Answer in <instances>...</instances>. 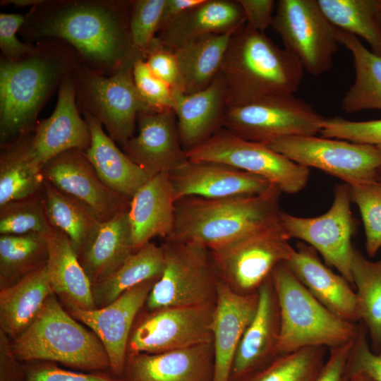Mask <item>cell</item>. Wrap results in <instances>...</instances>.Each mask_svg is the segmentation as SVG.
<instances>
[{
    "instance_id": "cell-14",
    "label": "cell",
    "mask_w": 381,
    "mask_h": 381,
    "mask_svg": "<svg viewBox=\"0 0 381 381\" xmlns=\"http://www.w3.org/2000/svg\"><path fill=\"white\" fill-rule=\"evenodd\" d=\"M214 304L168 307L139 313L129 336L127 356L159 353L212 342Z\"/></svg>"
},
{
    "instance_id": "cell-50",
    "label": "cell",
    "mask_w": 381,
    "mask_h": 381,
    "mask_svg": "<svg viewBox=\"0 0 381 381\" xmlns=\"http://www.w3.org/2000/svg\"><path fill=\"white\" fill-rule=\"evenodd\" d=\"M243 11L246 24L263 32L272 26L276 3L273 0H238Z\"/></svg>"
},
{
    "instance_id": "cell-20",
    "label": "cell",
    "mask_w": 381,
    "mask_h": 381,
    "mask_svg": "<svg viewBox=\"0 0 381 381\" xmlns=\"http://www.w3.org/2000/svg\"><path fill=\"white\" fill-rule=\"evenodd\" d=\"M176 201L187 197L223 198L260 194L272 183L224 164L186 162L169 173Z\"/></svg>"
},
{
    "instance_id": "cell-46",
    "label": "cell",
    "mask_w": 381,
    "mask_h": 381,
    "mask_svg": "<svg viewBox=\"0 0 381 381\" xmlns=\"http://www.w3.org/2000/svg\"><path fill=\"white\" fill-rule=\"evenodd\" d=\"M24 375L21 381H121L106 372L78 373L44 361L23 362Z\"/></svg>"
},
{
    "instance_id": "cell-30",
    "label": "cell",
    "mask_w": 381,
    "mask_h": 381,
    "mask_svg": "<svg viewBox=\"0 0 381 381\" xmlns=\"http://www.w3.org/2000/svg\"><path fill=\"white\" fill-rule=\"evenodd\" d=\"M136 250L126 210L101 223L92 241L78 258L93 285L113 274Z\"/></svg>"
},
{
    "instance_id": "cell-27",
    "label": "cell",
    "mask_w": 381,
    "mask_h": 381,
    "mask_svg": "<svg viewBox=\"0 0 381 381\" xmlns=\"http://www.w3.org/2000/svg\"><path fill=\"white\" fill-rule=\"evenodd\" d=\"M246 23L238 0H204L160 29L156 37L174 51L195 38L234 33Z\"/></svg>"
},
{
    "instance_id": "cell-53",
    "label": "cell",
    "mask_w": 381,
    "mask_h": 381,
    "mask_svg": "<svg viewBox=\"0 0 381 381\" xmlns=\"http://www.w3.org/2000/svg\"><path fill=\"white\" fill-rule=\"evenodd\" d=\"M203 1L166 0L162 11L159 30L171 23L186 11L201 4Z\"/></svg>"
},
{
    "instance_id": "cell-33",
    "label": "cell",
    "mask_w": 381,
    "mask_h": 381,
    "mask_svg": "<svg viewBox=\"0 0 381 381\" xmlns=\"http://www.w3.org/2000/svg\"><path fill=\"white\" fill-rule=\"evenodd\" d=\"M339 39L351 52L355 69L354 81L341 99L343 111L381 110V56L367 49L358 37L340 29Z\"/></svg>"
},
{
    "instance_id": "cell-31",
    "label": "cell",
    "mask_w": 381,
    "mask_h": 381,
    "mask_svg": "<svg viewBox=\"0 0 381 381\" xmlns=\"http://www.w3.org/2000/svg\"><path fill=\"white\" fill-rule=\"evenodd\" d=\"M54 294L47 264L16 283L0 289V329L11 339L32 322L47 298Z\"/></svg>"
},
{
    "instance_id": "cell-52",
    "label": "cell",
    "mask_w": 381,
    "mask_h": 381,
    "mask_svg": "<svg viewBox=\"0 0 381 381\" xmlns=\"http://www.w3.org/2000/svg\"><path fill=\"white\" fill-rule=\"evenodd\" d=\"M24 365L15 356L9 337L0 329V381H21Z\"/></svg>"
},
{
    "instance_id": "cell-9",
    "label": "cell",
    "mask_w": 381,
    "mask_h": 381,
    "mask_svg": "<svg viewBox=\"0 0 381 381\" xmlns=\"http://www.w3.org/2000/svg\"><path fill=\"white\" fill-rule=\"evenodd\" d=\"M72 76L80 112L94 116L123 145L133 136L138 114L150 111L136 89L133 66L105 75L78 63Z\"/></svg>"
},
{
    "instance_id": "cell-29",
    "label": "cell",
    "mask_w": 381,
    "mask_h": 381,
    "mask_svg": "<svg viewBox=\"0 0 381 381\" xmlns=\"http://www.w3.org/2000/svg\"><path fill=\"white\" fill-rule=\"evenodd\" d=\"M48 274L54 294L64 308L93 310L92 284L68 236L56 228L46 236Z\"/></svg>"
},
{
    "instance_id": "cell-2",
    "label": "cell",
    "mask_w": 381,
    "mask_h": 381,
    "mask_svg": "<svg viewBox=\"0 0 381 381\" xmlns=\"http://www.w3.org/2000/svg\"><path fill=\"white\" fill-rule=\"evenodd\" d=\"M39 42L20 60L1 57V147L35 131L41 109L79 63L69 45L55 40Z\"/></svg>"
},
{
    "instance_id": "cell-40",
    "label": "cell",
    "mask_w": 381,
    "mask_h": 381,
    "mask_svg": "<svg viewBox=\"0 0 381 381\" xmlns=\"http://www.w3.org/2000/svg\"><path fill=\"white\" fill-rule=\"evenodd\" d=\"M327 349L306 347L277 356L235 381H315L327 359Z\"/></svg>"
},
{
    "instance_id": "cell-17",
    "label": "cell",
    "mask_w": 381,
    "mask_h": 381,
    "mask_svg": "<svg viewBox=\"0 0 381 381\" xmlns=\"http://www.w3.org/2000/svg\"><path fill=\"white\" fill-rule=\"evenodd\" d=\"M159 278L139 284L100 308H64L72 317L97 336L107 353L110 372L118 377H121L124 370L128 341L135 320Z\"/></svg>"
},
{
    "instance_id": "cell-24",
    "label": "cell",
    "mask_w": 381,
    "mask_h": 381,
    "mask_svg": "<svg viewBox=\"0 0 381 381\" xmlns=\"http://www.w3.org/2000/svg\"><path fill=\"white\" fill-rule=\"evenodd\" d=\"M286 262L310 294L329 311L349 322L359 321L353 286L324 265L313 247L299 243Z\"/></svg>"
},
{
    "instance_id": "cell-22",
    "label": "cell",
    "mask_w": 381,
    "mask_h": 381,
    "mask_svg": "<svg viewBox=\"0 0 381 381\" xmlns=\"http://www.w3.org/2000/svg\"><path fill=\"white\" fill-rule=\"evenodd\" d=\"M258 304V293L241 295L219 281L211 325L214 349L213 381H229L235 353Z\"/></svg>"
},
{
    "instance_id": "cell-32",
    "label": "cell",
    "mask_w": 381,
    "mask_h": 381,
    "mask_svg": "<svg viewBox=\"0 0 381 381\" xmlns=\"http://www.w3.org/2000/svg\"><path fill=\"white\" fill-rule=\"evenodd\" d=\"M233 34L200 37L174 50L183 93L192 94L201 91L212 83L220 71Z\"/></svg>"
},
{
    "instance_id": "cell-44",
    "label": "cell",
    "mask_w": 381,
    "mask_h": 381,
    "mask_svg": "<svg viewBox=\"0 0 381 381\" xmlns=\"http://www.w3.org/2000/svg\"><path fill=\"white\" fill-rule=\"evenodd\" d=\"M320 133L325 138L373 145L381 152V119L354 121L339 117L325 119Z\"/></svg>"
},
{
    "instance_id": "cell-42",
    "label": "cell",
    "mask_w": 381,
    "mask_h": 381,
    "mask_svg": "<svg viewBox=\"0 0 381 381\" xmlns=\"http://www.w3.org/2000/svg\"><path fill=\"white\" fill-rule=\"evenodd\" d=\"M349 187L351 202L362 217L366 253L373 258L381 249V182L375 180Z\"/></svg>"
},
{
    "instance_id": "cell-15",
    "label": "cell",
    "mask_w": 381,
    "mask_h": 381,
    "mask_svg": "<svg viewBox=\"0 0 381 381\" xmlns=\"http://www.w3.org/2000/svg\"><path fill=\"white\" fill-rule=\"evenodd\" d=\"M351 202L349 186L339 185L334 190L330 208L325 214L301 217L281 212L279 222L290 238L299 239L313 247L326 264L336 268L353 286L351 263L354 222Z\"/></svg>"
},
{
    "instance_id": "cell-3",
    "label": "cell",
    "mask_w": 381,
    "mask_h": 381,
    "mask_svg": "<svg viewBox=\"0 0 381 381\" xmlns=\"http://www.w3.org/2000/svg\"><path fill=\"white\" fill-rule=\"evenodd\" d=\"M303 71L294 54L246 23L231 35L219 74L227 107H234L267 97L294 95Z\"/></svg>"
},
{
    "instance_id": "cell-23",
    "label": "cell",
    "mask_w": 381,
    "mask_h": 381,
    "mask_svg": "<svg viewBox=\"0 0 381 381\" xmlns=\"http://www.w3.org/2000/svg\"><path fill=\"white\" fill-rule=\"evenodd\" d=\"M258 293L257 310L235 353L229 381H235L262 368L276 357L280 314L271 275L260 286Z\"/></svg>"
},
{
    "instance_id": "cell-34",
    "label": "cell",
    "mask_w": 381,
    "mask_h": 381,
    "mask_svg": "<svg viewBox=\"0 0 381 381\" xmlns=\"http://www.w3.org/2000/svg\"><path fill=\"white\" fill-rule=\"evenodd\" d=\"M162 246L150 241L133 253L113 274L92 285L96 308L104 307L127 290L145 281L159 278L164 268Z\"/></svg>"
},
{
    "instance_id": "cell-8",
    "label": "cell",
    "mask_w": 381,
    "mask_h": 381,
    "mask_svg": "<svg viewBox=\"0 0 381 381\" xmlns=\"http://www.w3.org/2000/svg\"><path fill=\"white\" fill-rule=\"evenodd\" d=\"M164 268L145 302L147 310L215 303L220 281L210 250L198 243L164 240Z\"/></svg>"
},
{
    "instance_id": "cell-16",
    "label": "cell",
    "mask_w": 381,
    "mask_h": 381,
    "mask_svg": "<svg viewBox=\"0 0 381 381\" xmlns=\"http://www.w3.org/2000/svg\"><path fill=\"white\" fill-rule=\"evenodd\" d=\"M44 181L81 205L99 222L128 210L131 199L108 188L99 178L85 153L65 151L42 168Z\"/></svg>"
},
{
    "instance_id": "cell-28",
    "label": "cell",
    "mask_w": 381,
    "mask_h": 381,
    "mask_svg": "<svg viewBox=\"0 0 381 381\" xmlns=\"http://www.w3.org/2000/svg\"><path fill=\"white\" fill-rule=\"evenodd\" d=\"M83 114L91 133V145L85 152L87 159L108 188L131 199L150 176L116 145L97 119L87 112Z\"/></svg>"
},
{
    "instance_id": "cell-54",
    "label": "cell",
    "mask_w": 381,
    "mask_h": 381,
    "mask_svg": "<svg viewBox=\"0 0 381 381\" xmlns=\"http://www.w3.org/2000/svg\"><path fill=\"white\" fill-rule=\"evenodd\" d=\"M44 2V0H4L1 4H13L17 7L36 6Z\"/></svg>"
},
{
    "instance_id": "cell-7",
    "label": "cell",
    "mask_w": 381,
    "mask_h": 381,
    "mask_svg": "<svg viewBox=\"0 0 381 381\" xmlns=\"http://www.w3.org/2000/svg\"><path fill=\"white\" fill-rule=\"evenodd\" d=\"M290 239L279 218L210 249L220 281L238 294L258 293L274 267L291 258Z\"/></svg>"
},
{
    "instance_id": "cell-21",
    "label": "cell",
    "mask_w": 381,
    "mask_h": 381,
    "mask_svg": "<svg viewBox=\"0 0 381 381\" xmlns=\"http://www.w3.org/2000/svg\"><path fill=\"white\" fill-rule=\"evenodd\" d=\"M212 342L159 353L128 355L121 381H213Z\"/></svg>"
},
{
    "instance_id": "cell-49",
    "label": "cell",
    "mask_w": 381,
    "mask_h": 381,
    "mask_svg": "<svg viewBox=\"0 0 381 381\" xmlns=\"http://www.w3.org/2000/svg\"><path fill=\"white\" fill-rule=\"evenodd\" d=\"M25 21V16L20 13H0V49L2 57L10 61H18L30 54L35 46L20 42L16 32Z\"/></svg>"
},
{
    "instance_id": "cell-43",
    "label": "cell",
    "mask_w": 381,
    "mask_h": 381,
    "mask_svg": "<svg viewBox=\"0 0 381 381\" xmlns=\"http://www.w3.org/2000/svg\"><path fill=\"white\" fill-rule=\"evenodd\" d=\"M166 0L131 1L130 32L135 47L143 55L159 30Z\"/></svg>"
},
{
    "instance_id": "cell-38",
    "label": "cell",
    "mask_w": 381,
    "mask_h": 381,
    "mask_svg": "<svg viewBox=\"0 0 381 381\" xmlns=\"http://www.w3.org/2000/svg\"><path fill=\"white\" fill-rule=\"evenodd\" d=\"M44 235H0V289L8 287L47 264Z\"/></svg>"
},
{
    "instance_id": "cell-37",
    "label": "cell",
    "mask_w": 381,
    "mask_h": 381,
    "mask_svg": "<svg viewBox=\"0 0 381 381\" xmlns=\"http://www.w3.org/2000/svg\"><path fill=\"white\" fill-rule=\"evenodd\" d=\"M351 271L356 287L359 321L365 328L370 348L381 353V258L376 261L366 258L354 247Z\"/></svg>"
},
{
    "instance_id": "cell-25",
    "label": "cell",
    "mask_w": 381,
    "mask_h": 381,
    "mask_svg": "<svg viewBox=\"0 0 381 381\" xmlns=\"http://www.w3.org/2000/svg\"><path fill=\"white\" fill-rule=\"evenodd\" d=\"M226 107L225 87L219 74L201 91L185 94L174 90L172 109L176 116L181 143L186 152L223 128Z\"/></svg>"
},
{
    "instance_id": "cell-11",
    "label": "cell",
    "mask_w": 381,
    "mask_h": 381,
    "mask_svg": "<svg viewBox=\"0 0 381 381\" xmlns=\"http://www.w3.org/2000/svg\"><path fill=\"white\" fill-rule=\"evenodd\" d=\"M186 154L188 160L221 163L260 176L285 193L303 190L310 175V169L266 144L243 139L224 128Z\"/></svg>"
},
{
    "instance_id": "cell-19",
    "label": "cell",
    "mask_w": 381,
    "mask_h": 381,
    "mask_svg": "<svg viewBox=\"0 0 381 381\" xmlns=\"http://www.w3.org/2000/svg\"><path fill=\"white\" fill-rule=\"evenodd\" d=\"M72 74L59 87L56 105L52 115L37 123L30 135V152L42 168L65 151L78 150L85 152L91 145L90 127L80 116L77 106Z\"/></svg>"
},
{
    "instance_id": "cell-56",
    "label": "cell",
    "mask_w": 381,
    "mask_h": 381,
    "mask_svg": "<svg viewBox=\"0 0 381 381\" xmlns=\"http://www.w3.org/2000/svg\"><path fill=\"white\" fill-rule=\"evenodd\" d=\"M377 18L381 27V0H377Z\"/></svg>"
},
{
    "instance_id": "cell-4",
    "label": "cell",
    "mask_w": 381,
    "mask_h": 381,
    "mask_svg": "<svg viewBox=\"0 0 381 381\" xmlns=\"http://www.w3.org/2000/svg\"><path fill=\"white\" fill-rule=\"evenodd\" d=\"M282 193L272 185L257 195L178 200L174 229L164 240L198 243L209 249L225 244L277 220Z\"/></svg>"
},
{
    "instance_id": "cell-1",
    "label": "cell",
    "mask_w": 381,
    "mask_h": 381,
    "mask_svg": "<svg viewBox=\"0 0 381 381\" xmlns=\"http://www.w3.org/2000/svg\"><path fill=\"white\" fill-rule=\"evenodd\" d=\"M130 9L131 1H44L25 16L20 31L28 40L61 41L80 64L110 75L143 59L131 40Z\"/></svg>"
},
{
    "instance_id": "cell-12",
    "label": "cell",
    "mask_w": 381,
    "mask_h": 381,
    "mask_svg": "<svg viewBox=\"0 0 381 381\" xmlns=\"http://www.w3.org/2000/svg\"><path fill=\"white\" fill-rule=\"evenodd\" d=\"M272 26L284 49L313 75L329 71L340 44L339 28L321 11L317 0H279Z\"/></svg>"
},
{
    "instance_id": "cell-41",
    "label": "cell",
    "mask_w": 381,
    "mask_h": 381,
    "mask_svg": "<svg viewBox=\"0 0 381 381\" xmlns=\"http://www.w3.org/2000/svg\"><path fill=\"white\" fill-rule=\"evenodd\" d=\"M52 229L44 211L42 193L0 206V235L36 233L47 236Z\"/></svg>"
},
{
    "instance_id": "cell-26",
    "label": "cell",
    "mask_w": 381,
    "mask_h": 381,
    "mask_svg": "<svg viewBox=\"0 0 381 381\" xmlns=\"http://www.w3.org/2000/svg\"><path fill=\"white\" fill-rule=\"evenodd\" d=\"M176 200L169 173L150 178L131 199L128 215L136 250L155 237L167 238L175 222Z\"/></svg>"
},
{
    "instance_id": "cell-51",
    "label": "cell",
    "mask_w": 381,
    "mask_h": 381,
    "mask_svg": "<svg viewBox=\"0 0 381 381\" xmlns=\"http://www.w3.org/2000/svg\"><path fill=\"white\" fill-rule=\"evenodd\" d=\"M353 340L329 349L327 358L315 381H345V368Z\"/></svg>"
},
{
    "instance_id": "cell-36",
    "label": "cell",
    "mask_w": 381,
    "mask_h": 381,
    "mask_svg": "<svg viewBox=\"0 0 381 381\" xmlns=\"http://www.w3.org/2000/svg\"><path fill=\"white\" fill-rule=\"evenodd\" d=\"M42 198L50 224L68 236L75 253L80 255L95 236L101 222L78 202L45 181Z\"/></svg>"
},
{
    "instance_id": "cell-47",
    "label": "cell",
    "mask_w": 381,
    "mask_h": 381,
    "mask_svg": "<svg viewBox=\"0 0 381 381\" xmlns=\"http://www.w3.org/2000/svg\"><path fill=\"white\" fill-rule=\"evenodd\" d=\"M359 374L366 375L375 381H381V353L373 351L367 332L361 323L346 362L344 380Z\"/></svg>"
},
{
    "instance_id": "cell-13",
    "label": "cell",
    "mask_w": 381,
    "mask_h": 381,
    "mask_svg": "<svg viewBox=\"0 0 381 381\" xmlns=\"http://www.w3.org/2000/svg\"><path fill=\"white\" fill-rule=\"evenodd\" d=\"M307 168L313 167L348 186L377 180L381 152L375 146L315 135L292 136L266 144Z\"/></svg>"
},
{
    "instance_id": "cell-18",
    "label": "cell",
    "mask_w": 381,
    "mask_h": 381,
    "mask_svg": "<svg viewBox=\"0 0 381 381\" xmlns=\"http://www.w3.org/2000/svg\"><path fill=\"white\" fill-rule=\"evenodd\" d=\"M137 126L138 134L121 146L122 151L150 178L169 173L188 160L172 109L141 111L137 117Z\"/></svg>"
},
{
    "instance_id": "cell-10",
    "label": "cell",
    "mask_w": 381,
    "mask_h": 381,
    "mask_svg": "<svg viewBox=\"0 0 381 381\" xmlns=\"http://www.w3.org/2000/svg\"><path fill=\"white\" fill-rule=\"evenodd\" d=\"M325 119L305 101L284 95L227 107L222 126L243 139L268 144L286 137L315 135Z\"/></svg>"
},
{
    "instance_id": "cell-45",
    "label": "cell",
    "mask_w": 381,
    "mask_h": 381,
    "mask_svg": "<svg viewBox=\"0 0 381 381\" xmlns=\"http://www.w3.org/2000/svg\"><path fill=\"white\" fill-rule=\"evenodd\" d=\"M133 75L138 92L151 112L172 109L174 90L151 72L143 58L133 64Z\"/></svg>"
},
{
    "instance_id": "cell-57",
    "label": "cell",
    "mask_w": 381,
    "mask_h": 381,
    "mask_svg": "<svg viewBox=\"0 0 381 381\" xmlns=\"http://www.w3.org/2000/svg\"><path fill=\"white\" fill-rule=\"evenodd\" d=\"M377 180L381 182V169L379 171Z\"/></svg>"
},
{
    "instance_id": "cell-35",
    "label": "cell",
    "mask_w": 381,
    "mask_h": 381,
    "mask_svg": "<svg viewBox=\"0 0 381 381\" xmlns=\"http://www.w3.org/2000/svg\"><path fill=\"white\" fill-rule=\"evenodd\" d=\"M31 133L1 147L0 206L42 193L44 179L30 152Z\"/></svg>"
},
{
    "instance_id": "cell-48",
    "label": "cell",
    "mask_w": 381,
    "mask_h": 381,
    "mask_svg": "<svg viewBox=\"0 0 381 381\" xmlns=\"http://www.w3.org/2000/svg\"><path fill=\"white\" fill-rule=\"evenodd\" d=\"M144 61L155 76L168 84L173 90L182 92L181 74L174 52L158 37H155L147 48Z\"/></svg>"
},
{
    "instance_id": "cell-55",
    "label": "cell",
    "mask_w": 381,
    "mask_h": 381,
    "mask_svg": "<svg viewBox=\"0 0 381 381\" xmlns=\"http://www.w3.org/2000/svg\"><path fill=\"white\" fill-rule=\"evenodd\" d=\"M347 381H375L366 375L359 374L351 377Z\"/></svg>"
},
{
    "instance_id": "cell-5",
    "label": "cell",
    "mask_w": 381,
    "mask_h": 381,
    "mask_svg": "<svg viewBox=\"0 0 381 381\" xmlns=\"http://www.w3.org/2000/svg\"><path fill=\"white\" fill-rule=\"evenodd\" d=\"M11 341L21 362L44 361L82 371H110L99 339L72 317L54 294L47 298L29 326Z\"/></svg>"
},
{
    "instance_id": "cell-39",
    "label": "cell",
    "mask_w": 381,
    "mask_h": 381,
    "mask_svg": "<svg viewBox=\"0 0 381 381\" xmlns=\"http://www.w3.org/2000/svg\"><path fill=\"white\" fill-rule=\"evenodd\" d=\"M329 22L337 28L365 40L381 56V27L377 0H317Z\"/></svg>"
},
{
    "instance_id": "cell-6",
    "label": "cell",
    "mask_w": 381,
    "mask_h": 381,
    "mask_svg": "<svg viewBox=\"0 0 381 381\" xmlns=\"http://www.w3.org/2000/svg\"><path fill=\"white\" fill-rule=\"evenodd\" d=\"M271 279L280 314L276 356L306 347L329 349L356 338L360 324L345 320L322 305L286 262L274 267Z\"/></svg>"
}]
</instances>
